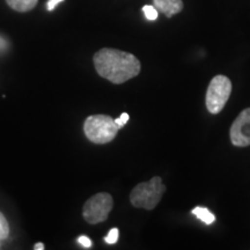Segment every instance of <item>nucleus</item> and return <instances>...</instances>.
<instances>
[{
    "label": "nucleus",
    "instance_id": "1",
    "mask_svg": "<svg viewBox=\"0 0 250 250\" xmlns=\"http://www.w3.org/2000/svg\"><path fill=\"white\" fill-rule=\"evenodd\" d=\"M95 70L100 77L115 83H126L137 77L142 70V64L136 56L118 49H100L93 57Z\"/></svg>",
    "mask_w": 250,
    "mask_h": 250
},
{
    "label": "nucleus",
    "instance_id": "2",
    "mask_svg": "<svg viewBox=\"0 0 250 250\" xmlns=\"http://www.w3.org/2000/svg\"><path fill=\"white\" fill-rule=\"evenodd\" d=\"M167 188L160 176H154L147 182L137 184L130 193V202L134 208L154 210L160 203Z\"/></svg>",
    "mask_w": 250,
    "mask_h": 250
},
{
    "label": "nucleus",
    "instance_id": "3",
    "mask_svg": "<svg viewBox=\"0 0 250 250\" xmlns=\"http://www.w3.org/2000/svg\"><path fill=\"white\" fill-rule=\"evenodd\" d=\"M86 137L93 144H108L116 138L120 127L108 115H90L83 123Z\"/></svg>",
    "mask_w": 250,
    "mask_h": 250
},
{
    "label": "nucleus",
    "instance_id": "4",
    "mask_svg": "<svg viewBox=\"0 0 250 250\" xmlns=\"http://www.w3.org/2000/svg\"><path fill=\"white\" fill-rule=\"evenodd\" d=\"M232 81L226 76L219 74L212 78L206 90L205 103L208 111L212 115H217L223 111L226 103L232 94Z\"/></svg>",
    "mask_w": 250,
    "mask_h": 250
},
{
    "label": "nucleus",
    "instance_id": "5",
    "mask_svg": "<svg viewBox=\"0 0 250 250\" xmlns=\"http://www.w3.org/2000/svg\"><path fill=\"white\" fill-rule=\"evenodd\" d=\"M114 208V199L110 193L99 192L90 197L83 208V217L90 225L105 221Z\"/></svg>",
    "mask_w": 250,
    "mask_h": 250
},
{
    "label": "nucleus",
    "instance_id": "6",
    "mask_svg": "<svg viewBox=\"0 0 250 250\" xmlns=\"http://www.w3.org/2000/svg\"><path fill=\"white\" fill-rule=\"evenodd\" d=\"M229 138L236 147L250 146V107L240 112L230 125Z\"/></svg>",
    "mask_w": 250,
    "mask_h": 250
},
{
    "label": "nucleus",
    "instance_id": "7",
    "mask_svg": "<svg viewBox=\"0 0 250 250\" xmlns=\"http://www.w3.org/2000/svg\"><path fill=\"white\" fill-rule=\"evenodd\" d=\"M153 6L158 12L165 14L167 18H171L183 11L184 4L182 0H153Z\"/></svg>",
    "mask_w": 250,
    "mask_h": 250
},
{
    "label": "nucleus",
    "instance_id": "8",
    "mask_svg": "<svg viewBox=\"0 0 250 250\" xmlns=\"http://www.w3.org/2000/svg\"><path fill=\"white\" fill-rule=\"evenodd\" d=\"M7 5L14 11L24 13V12H29L39 2V0H6Z\"/></svg>",
    "mask_w": 250,
    "mask_h": 250
},
{
    "label": "nucleus",
    "instance_id": "9",
    "mask_svg": "<svg viewBox=\"0 0 250 250\" xmlns=\"http://www.w3.org/2000/svg\"><path fill=\"white\" fill-rule=\"evenodd\" d=\"M192 213L196 215L199 220H202L203 223L206 225H211L215 221V217L214 214H212L208 208H202V206H198V208H195L192 210Z\"/></svg>",
    "mask_w": 250,
    "mask_h": 250
},
{
    "label": "nucleus",
    "instance_id": "10",
    "mask_svg": "<svg viewBox=\"0 0 250 250\" xmlns=\"http://www.w3.org/2000/svg\"><path fill=\"white\" fill-rule=\"evenodd\" d=\"M143 12H144V14H145L146 19H147V20H149V21H154L159 17L158 9H156L154 6L145 5L143 7Z\"/></svg>",
    "mask_w": 250,
    "mask_h": 250
},
{
    "label": "nucleus",
    "instance_id": "11",
    "mask_svg": "<svg viewBox=\"0 0 250 250\" xmlns=\"http://www.w3.org/2000/svg\"><path fill=\"white\" fill-rule=\"evenodd\" d=\"M9 235V226L5 215L0 212V240H4Z\"/></svg>",
    "mask_w": 250,
    "mask_h": 250
},
{
    "label": "nucleus",
    "instance_id": "12",
    "mask_svg": "<svg viewBox=\"0 0 250 250\" xmlns=\"http://www.w3.org/2000/svg\"><path fill=\"white\" fill-rule=\"evenodd\" d=\"M118 236H120V232H118L117 228H112V229H110V232L108 233V235L104 237V241L108 245H114V243L117 242Z\"/></svg>",
    "mask_w": 250,
    "mask_h": 250
},
{
    "label": "nucleus",
    "instance_id": "13",
    "mask_svg": "<svg viewBox=\"0 0 250 250\" xmlns=\"http://www.w3.org/2000/svg\"><path fill=\"white\" fill-rule=\"evenodd\" d=\"M129 118H130L129 114H126V112H123V114H122L120 117L115 120V122H116V124L118 125V127H120V129H122V127H124V125L127 123Z\"/></svg>",
    "mask_w": 250,
    "mask_h": 250
},
{
    "label": "nucleus",
    "instance_id": "14",
    "mask_svg": "<svg viewBox=\"0 0 250 250\" xmlns=\"http://www.w3.org/2000/svg\"><path fill=\"white\" fill-rule=\"evenodd\" d=\"M78 242H79L83 247H85V248H90L93 245L92 241L89 240V237H87L85 235H81L78 237Z\"/></svg>",
    "mask_w": 250,
    "mask_h": 250
},
{
    "label": "nucleus",
    "instance_id": "15",
    "mask_svg": "<svg viewBox=\"0 0 250 250\" xmlns=\"http://www.w3.org/2000/svg\"><path fill=\"white\" fill-rule=\"evenodd\" d=\"M61 1H64V0H49L46 8H48V11H52V9H54Z\"/></svg>",
    "mask_w": 250,
    "mask_h": 250
},
{
    "label": "nucleus",
    "instance_id": "16",
    "mask_svg": "<svg viewBox=\"0 0 250 250\" xmlns=\"http://www.w3.org/2000/svg\"><path fill=\"white\" fill-rule=\"evenodd\" d=\"M34 249L35 250H43L44 249V245H43V243H36L35 246H34Z\"/></svg>",
    "mask_w": 250,
    "mask_h": 250
}]
</instances>
